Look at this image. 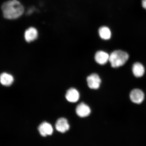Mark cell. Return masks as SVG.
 <instances>
[{"mask_svg": "<svg viewBox=\"0 0 146 146\" xmlns=\"http://www.w3.org/2000/svg\"><path fill=\"white\" fill-rule=\"evenodd\" d=\"M3 17L7 19H15L21 17L24 12L23 5L17 0H10L1 5Z\"/></svg>", "mask_w": 146, "mask_h": 146, "instance_id": "cell-1", "label": "cell"}, {"mask_svg": "<svg viewBox=\"0 0 146 146\" xmlns=\"http://www.w3.org/2000/svg\"><path fill=\"white\" fill-rule=\"evenodd\" d=\"M129 58V55L126 52L121 50H116L110 55L109 61L111 66L117 68L125 64Z\"/></svg>", "mask_w": 146, "mask_h": 146, "instance_id": "cell-2", "label": "cell"}, {"mask_svg": "<svg viewBox=\"0 0 146 146\" xmlns=\"http://www.w3.org/2000/svg\"><path fill=\"white\" fill-rule=\"evenodd\" d=\"M87 81L89 88L93 89H97L99 88L101 82L99 76L95 73L88 76Z\"/></svg>", "mask_w": 146, "mask_h": 146, "instance_id": "cell-3", "label": "cell"}, {"mask_svg": "<svg viewBox=\"0 0 146 146\" xmlns=\"http://www.w3.org/2000/svg\"><path fill=\"white\" fill-rule=\"evenodd\" d=\"M130 99L133 103L136 104H140L143 102L145 98V94L140 89H133L130 92Z\"/></svg>", "mask_w": 146, "mask_h": 146, "instance_id": "cell-4", "label": "cell"}, {"mask_svg": "<svg viewBox=\"0 0 146 146\" xmlns=\"http://www.w3.org/2000/svg\"><path fill=\"white\" fill-rule=\"evenodd\" d=\"M76 114L80 117H85L90 115L91 110L88 106L85 103H82L76 107Z\"/></svg>", "mask_w": 146, "mask_h": 146, "instance_id": "cell-5", "label": "cell"}, {"mask_svg": "<svg viewBox=\"0 0 146 146\" xmlns=\"http://www.w3.org/2000/svg\"><path fill=\"white\" fill-rule=\"evenodd\" d=\"M56 128L58 131L62 133L68 131L70 128L68 121L65 118H60L57 120L56 123Z\"/></svg>", "mask_w": 146, "mask_h": 146, "instance_id": "cell-6", "label": "cell"}, {"mask_svg": "<svg viewBox=\"0 0 146 146\" xmlns=\"http://www.w3.org/2000/svg\"><path fill=\"white\" fill-rule=\"evenodd\" d=\"M38 130L41 135L45 137L52 135L53 129L50 124L46 122H44L39 126Z\"/></svg>", "mask_w": 146, "mask_h": 146, "instance_id": "cell-7", "label": "cell"}, {"mask_svg": "<svg viewBox=\"0 0 146 146\" xmlns=\"http://www.w3.org/2000/svg\"><path fill=\"white\" fill-rule=\"evenodd\" d=\"M110 55L103 51H99L95 55V60L97 63L100 65L105 64L109 61Z\"/></svg>", "mask_w": 146, "mask_h": 146, "instance_id": "cell-8", "label": "cell"}, {"mask_svg": "<svg viewBox=\"0 0 146 146\" xmlns=\"http://www.w3.org/2000/svg\"><path fill=\"white\" fill-rule=\"evenodd\" d=\"M66 98L69 102L76 103L79 99V93L76 89L71 88L67 91L66 94Z\"/></svg>", "mask_w": 146, "mask_h": 146, "instance_id": "cell-9", "label": "cell"}, {"mask_svg": "<svg viewBox=\"0 0 146 146\" xmlns=\"http://www.w3.org/2000/svg\"><path fill=\"white\" fill-rule=\"evenodd\" d=\"M38 33L36 29L34 27H30L25 31V37L26 41L30 42L37 38Z\"/></svg>", "mask_w": 146, "mask_h": 146, "instance_id": "cell-10", "label": "cell"}, {"mask_svg": "<svg viewBox=\"0 0 146 146\" xmlns=\"http://www.w3.org/2000/svg\"><path fill=\"white\" fill-rule=\"evenodd\" d=\"M132 72L134 76L137 78H140L143 76L145 69L143 65L139 62H136L133 64Z\"/></svg>", "mask_w": 146, "mask_h": 146, "instance_id": "cell-11", "label": "cell"}, {"mask_svg": "<svg viewBox=\"0 0 146 146\" xmlns=\"http://www.w3.org/2000/svg\"><path fill=\"white\" fill-rule=\"evenodd\" d=\"M14 78L11 74L3 73L1 76V83L5 86H10L13 83Z\"/></svg>", "mask_w": 146, "mask_h": 146, "instance_id": "cell-12", "label": "cell"}, {"mask_svg": "<svg viewBox=\"0 0 146 146\" xmlns=\"http://www.w3.org/2000/svg\"><path fill=\"white\" fill-rule=\"evenodd\" d=\"M99 35L102 39L108 40L110 39L111 36V32L109 27L103 26L100 27L98 30Z\"/></svg>", "mask_w": 146, "mask_h": 146, "instance_id": "cell-13", "label": "cell"}, {"mask_svg": "<svg viewBox=\"0 0 146 146\" xmlns=\"http://www.w3.org/2000/svg\"><path fill=\"white\" fill-rule=\"evenodd\" d=\"M142 6L146 10V0H142Z\"/></svg>", "mask_w": 146, "mask_h": 146, "instance_id": "cell-14", "label": "cell"}, {"mask_svg": "<svg viewBox=\"0 0 146 146\" xmlns=\"http://www.w3.org/2000/svg\"><path fill=\"white\" fill-rule=\"evenodd\" d=\"M33 11V9H29L28 11H27V14H30L32 13Z\"/></svg>", "mask_w": 146, "mask_h": 146, "instance_id": "cell-15", "label": "cell"}]
</instances>
